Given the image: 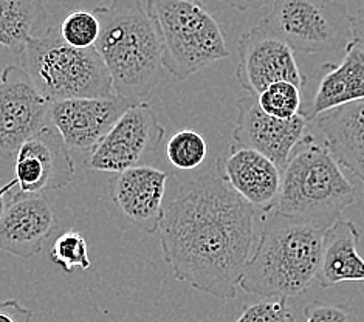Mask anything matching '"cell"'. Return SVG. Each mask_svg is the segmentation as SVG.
<instances>
[{
    "label": "cell",
    "instance_id": "1",
    "mask_svg": "<svg viewBox=\"0 0 364 322\" xmlns=\"http://www.w3.org/2000/svg\"><path fill=\"white\" fill-rule=\"evenodd\" d=\"M256 211L218 173L185 181L164 206L159 228L176 279L222 301L236 298L257 242Z\"/></svg>",
    "mask_w": 364,
    "mask_h": 322
},
{
    "label": "cell",
    "instance_id": "2",
    "mask_svg": "<svg viewBox=\"0 0 364 322\" xmlns=\"http://www.w3.org/2000/svg\"><path fill=\"white\" fill-rule=\"evenodd\" d=\"M100 36L95 50L106 64L114 93L140 101L163 77L161 41L141 0H112L95 8Z\"/></svg>",
    "mask_w": 364,
    "mask_h": 322
},
{
    "label": "cell",
    "instance_id": "3",
    "mask_svg": "<svg viewBox=\"0 0 364 322\" xmlns=\"http://www.w3.org/2000/svg\"><path fill=\"white\" fill-rule=\"evenodd\" d=\"M324 231L276 210L265 213L240 289L261 298L285 299L309 290L316 281Z\"/></svg>",
    "mask_w": 364,
    "mask_h": 322
},
{
    "label": "cell",
    "instance_id": "4",
    "mask_svg": "<svg viewBox=\"0 0 364 322\" xmlns=\"http://www.w3.org/2000/svg\"><path fill=\"white\" fill-rule=\"evenodd\" d=\"M355 202V188L323 144L307 135L282 169L274 210L291 219L327 230Z\"/></svg>",
    "mask_w": 364,
    "mask_h": 322
},
{
    "label": "cell",
    "instance_id": "5",
    "mask_svg": "<svg viewBox=\"0 0 364 322\" xmlns=\"http://www.w3.org/2000/svg\"><path fill=\"white\" fill-rule=\"evenodd\" d=\"M21 58L34 89L50 102L114 95L112 77L98 51L68 45L58 27L33 36Z\"/></svg>",
    "mask_w": 364,
    "mask_h": 322
},
{
    "label": "cell",
    "instance_id": "6",
    "mask_svg": "<svg viewBox=\"0 0 364 322\" xmlns=\"http://www.w3.org/2000/svg\"><path fill=\"white\" fill-rule=\"evenodd\" d=\"M146 10L160 34L164 70L177 80L230 58L219 22L197 0H147Z\"/></svg>",
    "mask_w": 364,
    "mask_h": 322
},
{
    "label": "cell",
    "instance_id": "7",
    "mask_svg": "<svg viewBox=\"0 0 364 322\" xmlns=\"http://www.w3.org/2000/svg\"><path fill=\"white\" fill-rule=\"evenodd\" d=\"M261 22L294 53H331L353 41L352 14L340 0H276Z\"/></svg>",
    "mask_w": 364,
    "mask_h": 322
},
{
    "label": "cell",
    "instance_id": "8",
    "mask_svg": "<svg viewBox=\"0 0 364 322\" xmlns=\"http://www.w3.org/2000/svg\"><path fill=\"white\" fill-rule=\"evenodd\" d=\"M164 132L149 104L136 101L93 147L85 166L109 173L138 166L144 156L157 151Z\"/></svg>",
    "mask_w": 364,
    "mask_h": 322
},
{
    "label": "cell",
    "instance_id": "9",
    "mask_svg": "<svg viewBox=\"0 0 364 322\" xmlns=\"http://www.w3.org/2000/svg\"><path fill=\"white\" fill-rule=\"evenodd\" d=\"M236 77L245 90L256 97L268 85L279 81L291 82L299 89L307 84L294 50L262 22L240 36Z\"/></svg>",
    "mask_w": 364,
    "mask_h": 322
},
{
    "label": "cell",
    "instance_id": "10",
    "mask_svg": "<svg viewBox=\"0 0 364 322\" xmlns=\"http://www.w3.org/2000/svg\"><path fill=\"white\" fill-rule=\"evenodd\" d=\"M50 104L34 89L22 67L4 68L0 76V159L10 160L23 141L50 124Z\"/></svg>",
    "mask_w": 364,
    "mask_h": 322
},
{
    "label": "cell",
    "instance_id": "11",
    "mask_svg": "<svg viewBox=\"0 0 364 322\" xmlns=\"http://www.w3.org/2000/svg\"><path fill=\"white\" fill-rule=\"evenodd\" d=\"M310 119L304 112L291 118H276L265 113L256 95H247L237 101V119L232 130L234 143L250 147L268 156L281 171L291 152L309 135Z\"/></svg>",
    "mask_w": 364,
    "mask_h": 322
},
{
    "label": "cell",
    "instance_id": "12",
    "mask_svg": "<svg viewBox=\"0 0 364 322\" xmlns=\"http://www.w3.org/2000/svg\"><path fill=\"white\" fill-rule=\"evenodd\" d=\"M16 181L21 193L46 194L65 188L73 180L70 149L51 124L23 141L16 152Z\"/></svg>",
    "mask_w": 364,
    "mask_h": 322
},
{
    "label": "cell",
    "instance_id": "13",
    "mask_svg": "<svg viewBox=\"0 0 364 322\" xmlns=\"http://www.w3.org/2000/svg\"><path fill=\"white\" fill-rule=\"evenodd\" d=\"M135 102L115 93L110 97L55 101L50 104L48 123L58 129L68 149L92 151Z\"/></svg>",
    "mask_w": 364,
    "mask_h": 322
},
{
    "label": "cell",
    "instance_id": "14",
    "mask_svg": "<svg viewBox=\"0 0 364 322\" xmlns=\"http://www.w3.org/2000/svg\"><path fill=\"white\" fill-rule=\"evenodd\" d=\"M215 173L257 211L274 210L282 171L264 154L234 143L218 160Z\"/></svg>",
    "mask_w": 364,
    "mask_h": 322
},
{
    "label": "cell",
    "instance_id": "15",
    "mask_svg": "<svg viewBox=\"0 0 364 322\" xmlns=\"http://www.w3.org/2000/svg\"><path fill=\"white\" fill-rule=\"evenodd\" d=\"M59 228L58 217L44 194L17 193L0 220V251L21 259L39 254Z\"/></svg>",
    "mask_w": 364,
    "mask_h": 322
},
{
    "label": "cell",
    "instance_id": "16",
    "mask_svg": "<svg viewBox=\"0 0 364 322\" xmlns=\"http://www.w3.org/2000/svg\"><path fill=\"white\" fill-rule=\"evenodd\" d=\"M169 173L152 166H134L110 180V195L129 220L144 234L160 228Z\"/></svg>",
    "mask_w": 364,
    "mask_h": 322
},
{
    "label": "cell",
    "instance_id": "17",
    "mask_svg": "<svg viewBox=\"0 0 364 322\" xmlns=\"http://www.w3.org/2000/svg\"><path fill=\"white\" fill-rule=\"evenodd\" d=\"M315 121L327 151L361 183L364 193V100L327 110Z\"/></svg>",
    "mask_w": 364,
    "mask_h": 322
},
{
    "label": "cell",
    "instance_id": "18",
    "mask_svg": "<svg viewBox=\"0 0 364 322\" xmlns=\"http://www.w3.org/2000/svg\"><path fill=\"white\" fill-rule=\"evenodd\" d=\"M361 232L350 220L338 219L324 231L316 281L323 289L364 282V259L358 252Z\"/></svg>",
    "mask_w": 364,
    "mask_h": 322
},
{
    "label": "cell",
    "instance_id": "19",
    "mask_svg": "<svg viewBox=\"0 0 364 322\" xmlns=\"http://www.w3.org/2000/svg\"><path fill=\"white\" fill-rule=\"evenodd\" d=\"M344 51L340 64L328 63L319 68L314 102L309 110H302L310 121L343 104L364 100V50L352 41Z\"/></svg>",
    "mask_w": 364,
    "mask_h": 322
},
{
    "label": "cell",
    "instance_id": "20",
    "mask_svg": "<svg viewBox=\"0 0 364 322\" xmlns=\"http://www.w3.org/2000/svg\"><path fill=\"white\" fill-rule=\"evenodd\" d=\"M47 21L42 0H0V45L22 55L27 42Z\"/></svg>",
    "mask_w": 364,
    "mask_h": 322
},
{
    "label": "cell",
    "instance_id": "21",
    "mask_svg": "<svg viewBox=\"0 0 364 322\" xmlns=\"http://www.w3.org/2000/svg\"><path fill=\"white\" fill-rule=\"evenodd\" d=\"M166 155L174 168L180 171H193L205 161L208 146L202 134L185 129L169 138Z\"/></svg>",
    "mask_w": 364,
    "mask_h": 322
},
{
    "label": "cell",
    "instance_id": "22",
    "mask_svg": "<svg viewBox=\"0 0 364 322\" xmlns=\"http://www.w3.org/2000/svg\"><path fill=\"white\" fill-rule=\"evenodd\" d=\"M257 102L265 113L276 118H291L302 112L301 89L287 81L268 85L257 95Z\"/></svg>",
    "mask_w": 364,
    "mask_h": 322
},
{
    "label": "cell",
    "instance_id": "23",
    "mask_svg": "<svg viewBox=\"0 0 364 322\" xmlns=\"http://www.w3.org/2000/svg\"><path fill=\"white\" fill-rule=\"evenodd\" d=\"M50 259L67 274L76 268L85 272L92 265L87 240L77 231H65L60 234L50 249Z\"/></svg>",
    "mask_w": 364,
    "mask_h": 322
},
{
    "label": "cell",
    "instance_id": "24",
    "mask_svg": "<svg viewBox=\"0 0 364 322\" xmlns=\"http://www.w3.org/2000/svg\"><path fill=\"white\" fill-rule=\"evenodd\" d=\"M58 28L60 38L76 48L93 47L100 36V21L93 11L75 10L68 13Z\"/></svg>",
    "mask_w": 364,
    "mask_h": 322
},
{
    "label": "cell",
    "instance_id": "25",
    "mask_svg": "<svg viewBox=\"0 0 364 322\" xmlns=\"http://www.w3.org/2000/svg\"><path fill=\"white\" fill-rule=\"evenodd\" d=\"M234 322H293L285 298H265L248 304Z\"/></svg>",
    "mask_w": 364,
    "mask_h": 322
},
{
    "label": "cell",
    "instance_id": "26",
    "mask_svg": "<svg viewBox=\"0 0 364 322\" xmlns=\"http://www.w3.org/2000/svg\"><path fill=\"white\" fill-rule=\"evenodd\" d=\"M306 322H358L357 311L348 304L314 302L304 308Z\"/></svg>",
    "mask_w": 364,
    "mask_h": 322
},
{
    "label": "cell",
    "instance_id": "27",
    "mask_svg": "<svg viewBox=\"0 0 364 322\" xmlns=\"http://www.w3.org/2000/svg\"><path fill=\"white\" fill-rule=\"evenodd\" d=\"M33 311L14 299L0 301V322H31Z\"/></svg>",
    "mask_w": 364,
    "mask_h": 322
},
{
    "label": "cell",
    "instance_id": "28",
    "mask_svg": "<svg viewBox=\"0 0 364 322\" xmlns=\"http://www.w3.org/2000/svg\"><path fill=\"white\" fill-rule=\"evenodd\" d=\"M230 8L240 13H247V11H257L262 10L264 6L273 5L276 0H223Z\"/></svg>",
    "mask_w": 364,
    "mask_h": 322
},
{
    "label": "cell",
    "instance_id": "29",
    "mask_svg": "<svg viewBox=\"0 0 364 322\" xmlns=\"http://www.w3.org/2000/svg\"><path fill=\"white\" fill-rule=\"evenodd\" d=\"M352 34L353 42L364 50V4L352 14Z\"/></svg>",
    "mask_w": 364,
    "mask_h": 322
},
{
    "label": "cell",
    "instance_id": "30",
    "mask_svg": "<svg viewBox=\"0 0 364 322\" xmlns=\"http://www.w3.org/2000/svg\"><path fill=\"white\" fill-rule=\"evenodd\" d=\"M17 185V181H16V178H13V180H10L8 183H5V185H0V220H2V217H4V214H5V211H6V206H8V194L11 193V189L14 188Z\"/></svg>",
    "mask_w": 364,
    "mask_h": 322
}]
</instances>
